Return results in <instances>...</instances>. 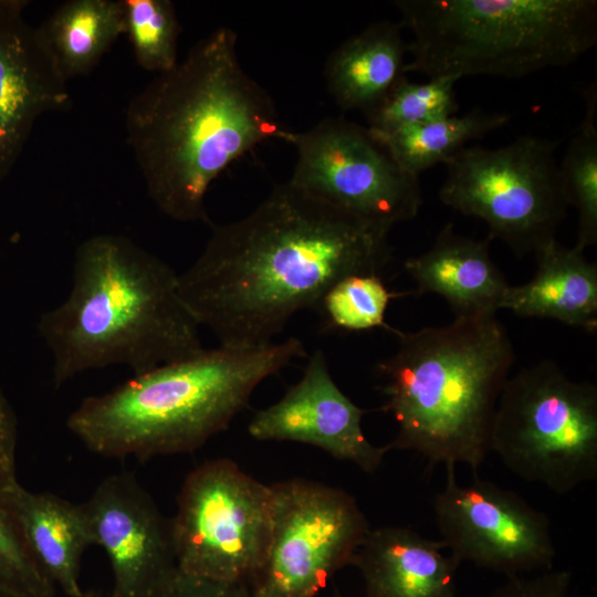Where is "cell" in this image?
I'll list each match as a JSON object with an SVG mask.
<instances>
[{
	"label": "cell",
	"mask_w": 597,
	"mask_h": 597,
	"mask_svg": "<svg viewBox=\"0 0 597 597\" xmlns=\"http://www.w3.org/2000/svg\"><path fill=\"white\" fill-rule=\"evenodd\" d=\"M536 271L526 283L509 286L500 310L522 317L552 318L588 333L597 329V264L584 249L555 238L535 251Z\"/></svg>",
	"instance_id": "ac0fdd59"
},
{
	"label": "cell",
	"mask_w": 597,
	"mask_h": 597,
	"mask_svg": "<svg viewBox=\"0 0 597 597\" xmlns=\"http://www.w3.org/2000/svg\"><path fill=\"white\" fill-rule=\"evenodd\" d=\"M27 0H0V184L17 165L35 122L65 112V81L24 19Z\"/></svg>",
	"instance_id": "9a60e30c"
},
{
	"label": "cell",
	"mask_w": 597,
	"mask_h": 597,
	"mask_svg": "<svg viewBox=\"0 0 597 597\" xmlns=\"http://www.w3.org/2000/svg\"><path fill=\"white\" fill-rule=\"evenodd\" d=\"M125 34L138 65L161 74L178 63L180 24L169 0H123Z\"/></svg>",
	"instance_id": "d4e9b609"
},
{
	"label": "cell",
	"mask_w": 597,
	"mask_h": 597,
	"mask_svg": "<svg viewBox=\"0 0 597 597\" xmlns=\"http://www.w3.org/2000/svg\"><path fill=\"white\" fill-rule=\"evenodd\" d=\"M585 114L570 138L561 165L562 186L568 206L578 213L576 245L586 249L597 243V86L583 92Z\"/></svg>",
	"instance_id": "603a6c76"
},
{
	"label": "cell",
	"mask_w": 597,
	"mask_h": 597,
	"mask_svg": "<svg viewBox=\"0 0 597 597\" xmlns=\"http://www.w3.org/2000/svg\"><path fill=\"white\" fill-rule=\"evenodd\" d=\"M570 584V572L551 568L533 577H507L489 597H568Z\"/></svg>",
	"instance_id": "f1b7e54d"
},
{
	"label": "cell",
	"mask_w": 597,
	"mask_h": 597,
	"mask_svg": "<svg viewBox=\"0 0 597 597\" xmlns=\"http://www.w3.org/2000/svg\"><path fill=\"white\" fill-rule=\"evenodd\" d=\"M17 419L13 409L0 390V483L17 482L15 478Z\"/></svg>",
	"instance_id": "f546056e"
},
{
	"label": "cell",
	"mask_w": 597,
	"mask_h": 597,
	"mask_svg": "<svg viewBox=\"0 0 597 597\" xmlns=\"http://www.w3.org/2000/svg\"><path fill=\"white\" fill-rule=\"evenodd\" d=\"M306 356L303 343L201 349L90 396L66 420L93 453L107 458L192 452L228 428L269 376Z\"/></svg>",
	"instance_id": "5b68a950"
},
{
	"label": "cell",
	"mask_w": 597,
	"mask_h": 597,
	"mask_svg": "<svg viewBox=\"0 0 597 597\" xmlns=\"http://www.w3.org/2000/svg\"><path fill=\"white\" fill-rule=\"evenodd\" d=\"M0 597H23V596L0 586Z\"/></svg>",
	"instance_id": "4dcf8cb0"
},
{
	"label": "cell",
	"mask_w": 597,
	"mask_h": 597,
	"mask_svg": "<svg viewBox=\"0 0 597 597\" xmlns=\"http://www.w3.org/2000/svg\"><path fill=\"white\" fill-rule=\"evenodd\" d=\"M78 597H96L94 596L93 594H87V593H83L81 596Z\"/></svg>",
	"instance_id": "1f68e13d"
},
{
	"label": "cell",
	"mask_w": 597,
	"mask_h": 597,
	"mask_svg": "<svg viewBox=\"0 0 597 597\" xmlns=\"http://www.w3.org/2000/svg\"><path fill=\"white\" fill-rule=\"evenodd\" d=\"M402 29L400 22H374L333 51L325 80L339 108L365 114L407 75Z\"/></svg>",
	"instance_id": "ffe728a7"
},
{
	"label": "cell",
	"mask_w": 597,
	"mask_h": 597,
	"mask_svg": "<svg viewBox=\"0 0 597 597\" xmlns=\"http://www.w3.org/2000/svg\"><path fill=\"white\" fill-rule=\"evenodd\" d=\"M411 33L405 73L519 78L575 63L597 43L595 0H397Z\"/></svg>",
	"instance_id": "8992f818"
},
{
	"label": "cell",
	"mask_w": 597,
	"mask_h": 597,
	"mask_svg": "<svg viewBox=\"0 0 597 597\" xmlns=\"http://www.w3.org/2000/svg\"><path fill=\"white\" fill-rule=\"evenodd\" d=\"M38 329L52 355L56 388L88 370L122 365L139 375L203 349L179 294V274L113 233L80 243L71 291L40 316Z\"/></svg>",
	"instance_id": "3957f363"
},
{
	"label": "cell",
	"mask_w": 597,
	"mask_h": 597,
	"mask_svg": "<svg viewBox=\"0 0 597 597\" xmlns=\"http://www.w3.org/2000/svg\"><path fill=\"white\" fill-rule=\"evenodd\" d=\"M389 231L286 181L245 217L212 226L201 254L179 274V294L220 346L266 345L296 312L318 310L338 281L381 276L394 260Z\"/></svg>",
	"instance_id": "6da1fadb"
},
{
	"label": "cell",
	"mask_w": 597,
	"mask_h": 597,
	"mask_svg": "<svg viewBox=\"0 0 597 597\" xmlns=\"http://www.w3.org/2000/svg\"><path fill=\"white\" fill-rule=\"evenodd\" d=\"M8 494L32 558L66 597H78L81 559L93 545L81 504L48 492H31L17 481Z\"/></svg>",
	"instance_id": "d6986e66"
},
{
	"label": "cell",
	"mask_w": 597,
	"mask_h": 597,
	"mask_svg": "<svg viewBox=\"0 0 597 597\" xmlns=\"http://www.w3.org/2000/svg\"><path fill=\"white\" fill-rule=\"evenodd\" d=\"M396 335V353L377 367L383 409L398 426L389 451L476 472L491 452L498 401L515 362L504 325L495 314L476 315Z\"/></svg>",
	"instance_id": "277c9868"
},
{
	"label": "cell",
	"mask_w": 597,
	"mask_h": 597,
	"mask_svg": "<svg viewBox=\"0 0 597 597\" xmlns=\"http://www.w3.org/2000/svg\"><path fill=\"white\" fill-rule=\"evenodd\" d=\"M491 451L514 474L557 494L597 479V387L552 360L509 377L500 395Z\"/></svg>",
	"instance_id": "52a82bcc"
},
{
	"label": "cell",
	"mask_w": 597,
	"mask_h": 597,
	"mask_svg": "<svg viewBox=\"0 0 597 597\" xmlns=\"http://www.w3.org/2000/svg\"><path fill=\"white\" fill-rule=\"evenodd\" d=\"M432 541L404 526L369 530L352 565L364 580L365 597H457L461 564Z\"/></svg>",
	"instance_id": "2e32d148"
},
{
	"label": "cell",
	"mask_w": 597,
	"mask_h": 597,
	"mask_svg": "<svg viewBox=\"0 0 597 597\" xmlns=\"http://www.w3.org/2000/svg\"><path fill=\"white\" fill-rule=\"evenodd\" d=\"M401 295L404 293L390 292L379 275L355 274L333 285L318 311L335 328L365 331L383 327L397 334L399 331L386 324L385 313L390 300Z\"/></svg>",
	"instance_id": "484cf974"
},
{
	"label": "cell",
	"mask_w": 597,
	"mask_h": 597,
	"mask_svg": "<svg viewBox=\"0 0 597 597\" xmlns=\"http://www.w3.org/2000/svg\"><path fill=\"white\" fill-rule=\"evenodd\" d=\"M490 240L458 234L446 224L429 250L404 263L417 284L413 294L442 296L455 317L496 314L510 285L490 256Z\"/></svg>",
	"instance_id": "e0dca14e"
},
{
	"label": "cell",
	"mask_w": 597,
	"mask_h": 597,
	"mask_svg": "<svg viewBox=\"0 0 597 597\" xmlns=\"http://www.w3.org/2000/svg\"><path fill=\"white\" fill-rule=\"evenodd\" d=\"M367 410L354 404L331 376L321 349L310 356L301 379L271 406L250 420L249 434L260 441H293L316 447L371 473L389 451L365 436L362 419Z\"/></svg>",
	"instance_id": "5bb4252c"
},
{
	"label": "cell",
	"mask_w": 597,
	"mask_h": 597,
	"mask_svg": "<svg viewBox=\"0 0 597 597\" xmlns=\"http://www.w3.org/2000/svg\"><path fill=\"white\" fill-rule=\"evenodd\" d=\"M451 76L411 82L404 76L373 108L365 113L367 128L374 135H387L400 128L455 115L459 105Z\"/></svg>",
	"instance_id": "cb8c5ba5"
},
{
	"label": "cell",
	"mask_w": 597,
	"mask_h": 597,
	"mask_svg": "<svg viewBox=\"0 0 597 597\" xmlns=\"http://www.w3.org/2000/svg\"><path fill=\"white\" fill-rule=\"evenodd\" d=\"M264 558L248 583L252 597H316L352 565L370 527L353 495L305 479L273 483Z\"/></svg>",
	"instance_id": "30bf717a"
},
{
	"label": "cell",
	"mask_w": 597,
	"mask_h": 597,
	"mask_svg": "<svg viewBox=\"0 0 597 597\" xmlns=\"http://www.w3.org/2000/svg\"><path fill=\"white\" fill-rule=\"evenodd\" d=\"M10 485L0 483V586L23 597H56V587L25 546L9 499Z\"/></svg>",
	"instance_id": "4316f807"
},
{
	"label": "cell",
	"mask_w": 597,
	"mask_h": 597,
	"mask_svg": "<svg viewBox=\"0 0 597 597\" xmlns=\"http://www.w3.org/2000/svg\"><path fill=\"white\" fill-rule=\"evenodd\" d=\"M151 597H252L244 583H224L177 570Z\"/></svg>",
	"instance_id": "83f0119b"
},
{
	"label": "cell",
	"mask_w": 597,
	"mask_h": 597,
	"mask_svg": "<svg viewBox=\"0 0 597 597\" xmlns=\"http://www.w3.org/2000/svg\"><path fill=\"white\" fill-rule=\"evenodd\" d=\"M433 499L441 541L460 563L507 577L551 569L556 555L549 517L517 493L474 478L459 484L454 465Z\"/></svg>",
	"instance_id": "7c38bea8"
},
{
	"label": "cell",
	"mask_w": 597,
	"mask_h": 597,
	"mask_svg": "<svg viewBox=\"0 0 597 597\" xmlns=\"http://www.w3.org/2000/svg\"><path fill=\"white\" fill-rule=\"evenodd\" d=\"M35 31L65 81L85 76L125 34L123 0L65 1Z\"/></svg>",
	"instance_id": "44dd1931"
},
{
	"label": "cell",
	"mask_w": 597,
	"mask_h": 597,
	"mask_svg": "<svg viewBox=\"0 0 597 597\" xmlns=\"http://www.w3.org/2000/svg\"><path fill=\"white\" fill-rule=\"evenodd\" d=\"M273 491L230 459H214L185 479L170 520L180 572L244 583L260 567L270 541Z\"/></svg>",
	"instance_id": "9c48e42d"
},
{
	"label": "cell",
	"mask_w": 597,
	"mask_h": 597,
	"mask_svg": "<svg viewBox=\"0 0 597 597\" xmlns=\"http://www.w3.org/2000/svg\"><path fill=\"white\" fill-rule=\"evenodd\" d=\"M505 113L480 109L451 115L400 128L387 135H374L394 161L407 174L418 177L439 164H447L474 139L503 127Z\"/></svg>",
	"instance_id": "7402d4cb"
},
{
	"label": "cell",
	"mask_w": 597,
	"mask_h": 597,
	"mask_svg": "<svg viewBox=\"0 0 597 597\" xmlns=\"http://www.w3.org/2000/svg\"><path fill=\"white\" fill-rule=\"evenodd\" d=\"M558 142L521 136L486 149L467 146L446 164L440 201L483 220L498 238L523 256L555 238L569 207L555 149Z\"/></svg>",
	"instance_id": "ba28073f"
},
{
	"label": "cell",
	"mask_w": 597,
	"mask_h": 597,
	"mask_svg": "<svg viewBox=\"0 0 597 597\" xmlns=\"http://www.w3.org/2000/svg\"><path fill=\"white\" fill-rule=\"evenodd\" d=\"M237 33L220 27L125 109V130L146 191L168 218L210 223L211 184L285 128L269 93L242 67Z\"/></svg>",
	"instance_id": "7a4b0ae2"
},
{
	"label": "cell",
	"mask_w": 597,
	"mask_h": 597,
	"mask_svg": "<svg viewBox=\"0 0 597 597\" xmlns=\"http://www.w3.org/2000/svg\"><path fill=\"white\" fill-rule=\"evenodd\" d=\"M81 505L109 559L111 597H151L177 570L170 521L132 474L107 476Z\"/></svg>",
	"instance_id": "4fadbf2b"
},
{
	"label": "cell",
	"mask_w": 597,
	"mask_h": 597,
	"mask_svg": "<svg viewBox=\"0 0 597 597\" xmlns=\"http://www.w3.org/2000/svg\"><path fill=\"white\" fill-rule=\"evenodd\" d=\"M281 140L296 151L290 182L358 220L390 230L422 205L419 178L405 172L367 127L327 117Z\"/></svg>",
	"instance_id": "8fae6325"
}]
</instances>
